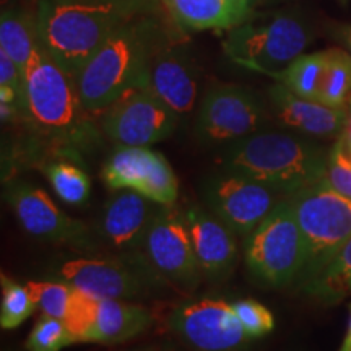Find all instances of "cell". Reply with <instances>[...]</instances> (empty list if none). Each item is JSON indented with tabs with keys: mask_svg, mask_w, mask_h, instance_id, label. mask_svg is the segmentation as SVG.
Masks as SVG:
<instances>
[{
	"mask_svg": "<svg viewBox=\"0 0 351 351\" xmlns=\"http://www.w3.org/2000/svg\"><path fill=\"white\" fill-rule=\"evenodd\" d=\"M345 43H346V46L350 47V51H351V28H346L345 29Z\"/></svg>",
	"mask_w": 351,
	"mask_h": 351,
	"instance_id": "38",
	"label": "cell"
},
{
	"mask_svg": "<svg viewBox=\"0 0 351 351\" xmlns=\"http://www.w3.org/2000/svg\"><path fill=\"white\" fill-rule=\"evenodd\" d=\"M0 288H2V300H0V326L3 330H13L19 328L33 311L36 309L32 293L26 285H21L15 280L2 274L0 278Z\"/></svg>",
	"mask_w": 351,
	"mask_h": 351,
	"instance_id": "27",
	"label": "cell"
},
{
	"mask_svg": "<svg viewBox=\"0 0 351 351\" xmlns=\"http://www.w3.org/2000/svg\"><path fill=\"white\" fill-rule=\"evenodd\" d=\"M226 5L234 12L239 21H244L251 15V0H225Z\"/></svg>",
	"mask_w": 351,
	"mask_h": 351,
	"instance_id": "34",
	"label": "cell"
},
{
	"mask_svg": "<svg viewBox=\"0 0 351 351\" xmlns=\"http://www.w3.org/2000/svg\"><path fill=\"white\" fill-rule=\"evenodd\" d=\"M202 276L210 282L230 278L239 257L238 234L218 217L197 205L184 210Z\"/></svg>",
	"mask_w": 351,
	"mask_h": 351,
	"instance_id": "18",
	"label": "cell"
},
{
	"mask_svg": "<svg viewBox=\"0 0 351 351\" xmlns=\"http://www.w3.org/2000/svg\"><path fill=\"white\" fill-rule=\"evenodd\" d=\"M339 351H351V304H350V313H348V324H346V332Z\"/></svg>",
	"mask_w": 351,
	"mask_h": 351,
	"instance_id": "37",
	"label": "cell"
},
{
	"mask_svg": "<svg viewBox=\"0 0 351 351\" xmlns=\"http://www.w3.org/2000/svg\"><path fill=\"white\" fill-rule=\"evenodd\" d=\"M202 195L210 212L243 239L280 202L288 199L267 184L228 169L208 178L202 187Z\"/></svg>",
	"mask_w": 351,
	"mask_h": 351,
	"instance_id": "10",
	"label": "cell"
},
{
	"mask_svg": "<svg viewBox=\"0 0 351 351\" xmlns=\"http://www.w3.org/2000/svg\"><path fill=\"white\" fill-rule=\"evenodd\" d=\"M56 2L117 7V8H122V10L137 13V15H140V13L155 12L156 8V0H56Z\"/></svg>",
	"mask_w": 351,
	"mask_h": 351,
	"instance_id": "32",
	"label": "cell"
},
{
	"mask_svg": "<svg viewBox=\"0 0 351 351\" xmlns=\"http://www.w3.org/2000/svg\"><path fill=\"white\" fill-rule=\"evenodd\" d=\"M236 317L251 340L262 339L275 328V317L267 306L257 300H238L232 302Z\"/></svg>",
	"mask_w": 351,
	"mask_h": 351,
	"instance_id": "30",
	"label": "cell"
},
{
	"mask_svg": "<svg viewBox=\"0 0 351 351\" xmlns=\"http://www.w3.org/2000/svg\"><path fill=\"white\" fill-rule=\"evenodd\" d=\"M327 52H313V54H302L295 62H291L287 69L275 78L291 90L293 93L306 99L320 101V90H322L324 75H326Z\"/></svg>",
	"mask_w": 351,
	"mask_h": 351,
	"instance_id": "25",
	"label": "cell"
},
{
	"mask_svg": "<svg viewBox=\"0 0 351 351\" xmlns=\"http://www.w3.org/2000/svg\"><path fill=\"white\" fill-rule=\"evenodd\" d=\"M101 181L111 191H134L161 207H173L179 181L163 153L148 147H117L101 168Z\"/></svg>",
	"mask_w": 351,
	"mask_h": 351,
	"instance_id": "15",
	"label": "cell"
},
{
	"mask_svg": "<svg viewBox=\"0 0 351 351\" xmlns=\"http://www.w3.org/2000/svg\"><path fill=\"white\" fill-rule=\"evenodd\" d=\"M155 315L148 307L124 300L96 298L88 343L117 345L147 332Z\"/></svg>",
	"mask_w": 351,
	"mask_h": 351,
	"instance_id": "20",
	"label": "cell"
},
{
	"mask_svg": "<svg viewBox=\"0 0 351 351\" xmlns=\"http://www.w3.org/2000/svg\"><path fill=\"white\" fill-rule=\"evenodd\" d=\"M244 262L263 287L285 288L300 282L306 265V245L291 202L285 199L244 238Z\"/></svg>",
	"mask_w": 351,
	"mask_h": 351,
	"instance_id": "7",
	"label": "cell"
},
{
	"mask_svg": "<svg viewBox=\"0 0 351 351\" xmlns=\"http://www.w3.org/2000/svg\"><path fill=\"white\" fill-rule=\"evenodd\" d=\"M142 252L169 287L189 291L199 285L202 274L194 243L184 212L176 205L158 210L145 236Z\"/></svg>",
	"mask_w": 351,
	"mask_h": 351,
	"instance_id": "12",
	"label": "cell"
},
{
	"mask_svg": "<svg viewBox=\"0 0 351 351\" xmlns=\"http://www.w3.org/2000/svg\"><path fill=\"white\" fill-rule=\"evenodd\" d=\"M122 351H186L181 346L176 343H153V345H145L138 346V348H130V350H122Z\"/></svg>",
	"mask_w": 351,
	"mask_h": 351,
	"instance_id": "36",
	"label": "cell"
},
{
	"mask_svg": "<svg viewBox=\"0 0 351 351\" xmlns=\"http://www.w3.org/2000/svg\"><path fill=\"white\" fill-rule=\"evenodd\" d=\"M43 173L56 195L65 204L78 207V205L86 204L90 199L91 179L75 161L67 160V158L47 161L43 166Z\"/></svg>",
	"mask_w": 351,
	"mask_h": 351,
	"instance_id": "24",
	"label": "cell"
},
{
	"mask_svg": "<svg viewBox=\"0 0 351 351\" xmlns=\"http://www.w3.org/2000/svg\"><path fill=\"white\" fill-rule=\"evenodd\" d=\"M174 23L186 32H230L241 21L225 0H163Z\"/></svg>",
	"mask_w": 351,
	"mask_h": 351,
	"instance_id": "21",
	"label": "cell"
},
{
	"mask_svg": "<svg viewBox=\"0 0 351 351\" xmlns=\"http://www.w3.org/2000/svg\"><path fill=\"white\" fill-rule=\"evenodd\" d=\"M324 182L339 194L351 199V160L346 156L343 143L340 137L335 140L333 147L328 152L327 171L324 176Z\"/></svg>",
	"mask_w": 351,
	"mask_h": 351,
	"instance_id": "31",
	"label": "cell"
},
{
	"mask_svg": "<svg viewBox=\"0 0 351 351\" xmlns=\"http://www.w3.org/2000/svg\"><path fill=\"white\" fill-rule=\"evenodd\" d=\"M38 46L36 15L15 10V8H2L0 15V49L5 51L8 57L23 70L32 59Z\"/></svg>",
	"mask_w": 351,
	"mask_h": 351,
	"instance_id": "23",
	"label": "cell"
},
{
	"mask_svg": "<svg viewBox=\"0 0 351 351\" xmlns=\"http://www.w3.org/2000/svg\"><path fill=\"white\" fill-rule=\"evenodd\" d=\"M51 276L80 291L106 300H143L169 287L156 274L143 252L69 258L54 263Z\"/></svg>",
	"mask_w": 351,
	"mask_h": 351,
	"instance_id": "6",
	"label": "cell"
},
{
	"mask_svg": "<svg viewBox=\"0 0 351 351\" xmlns=\"http://www.w3.org/2000/svg\"><path fill=\"white\" fill-rule=\"evenodd\" d=\"M298 288L320 304H337L351 295V236L319 274Z\"/></svg>",
	"mask_w": 351,
	"mask_h": 351,
	"instance_id": "22",
	"label": "cell"
},
{
	"mask_svg": "<svg viewBox=\"0 0 351 351\" xmlns=\"http://www.w3.org/2000/svg\"><path fill=\"white\" fill-rule=\"evenodd\" d=\"M0 2H2V8H5V5H8V2H10V0H0Z\"/></svg>",
	"mask_w": 351,
	"mask_h": 351,
	"instance_id": "39",
	"label": "cell"
},
{
	"mask_svg": "<svg viewBox=\"0 0 351 351\" xmlns=\"http://www.w3.org/2000/svg\"><path fill=\"white\" fill-rule=\"evenodd\" d=\"M340 140H341V143H343L346 156L351 160V101L348 104V116H346V124H345L343 132H341V135H340Z\"/></svg>",
	"mask_w": 351,
	"mask_h": 351,
	"instance_id": "35",
	"label": "cell"
},
{
	"mask_svg": "<svg viewBox=\"0 0 351 351\" xmlns=\"http://www.w3.org/2000/svg\"><path fill=\"white\" fill-rule=\"evenodd\" d=\"M179 117L147 88H134L101 112L103 134L117 147H150L173 135Z\"/></svg>",
	"mask_w": 351,
	"mask_h": 351,
	"instance_id": "13",
	"label": "cell"
},
{
	"mask_svg": "<svg viewBox=\"0 0 351 351\" xmlns=\"http://www.w3.org/2000/svg\"><path fill=\"white\" fill-rule=\"evenodd\" d=\"M70 345H73V340L64 320L46 314L36 320L25 343L28 351H62Z\"/></svg>",
	"mask_w": 351,
	"mask_h": 351,
	"instance_id": "29",
	"label": "cell"
},
{
	"mask_svg": "<svg viewBox=\"0 0 351 351\" xmlns=\"http://www.w3.org/2000/svg\"><path fill=\"white\" fill-rule=\"evenodd\" d=\"M82 104L75 78L36 46L23 75V119L34 130L70 150H86L98 135Z\"/></svg>",
	"mask_w": 351,
	"mask_h": 351,
	"instance_id": "3",
	"label": "cell"
},
{
	"mask_svg": "<svg viewBox=\"0 0 351 351\" xmlns=\"http://www.w3.org/2000/svg\"><path fill=\"white\" fill-rule=\"evenodd\" d=\"M34 15L39 46L75 78L104 41L137 13L117 7L39 0Z\"/></svg>",
	"mask_w": 351,
	"mask_h": 351,
	"instance_id": "4",
	"label": "cell"
},
{
	"mask_svg": "<svg viewBox=\"0 0 351 351\" xmlns=\"http://www.w3.org/2000/svg\"><path fill=\"white\" fill-rule=\"evenodd\" d=\"M328 152L301 135L258 130L226 145L219 165L223 169L244 174L291 197L324 181Z\"/></svg>",
	"mask_w": 351,
	"mask_h": 351,
	"instance_id": "2",
	"label": "cell"
},
{
	"mask_svg": "<svg viewBox=\"0 0 351 351\" xmlns=\"http://www.w3.org/2000/svg\"><path fill=\"white\" fill-rule=\"evenodd\" d=\"M169 330L189 351H245L251 339L221 298H187L171 307Z\"/></svg>",
	"mask_w": 351,
	"mask_h": 351,
	"instance_id": "9",
	"label": "cell"
},
{
	"mask_svg": "<svg viewBox=\"0 0 351 351\" xmlns=\"http://www.w3.org/2000/svg\"><path fill=\"white\" fill-rule=\"evenodd\" d=\"M169 39L155 12L132 16L117 28L75 77L86 111L101 114L127 91L143 88L153 54Z\"/></svg>",
	"mask_w": 351,
	"mask_h": 351,
	"instance_id": "1",
	"label": "cell"
},
{
	"mask_svg": "<svg viewBox=\"0 0 351 351\" xmlns=\"http://www.w3.org/2000/svg\"><path fill=\"white\" fill-rule=\"evenodd\" d=\"M311 43V28L295 13H263L236 25L223 39V52L239 67L276 78Z\"/></svg>",
	"mask_w": 351,
	"mask_h": 351,
	"instance_id": "5",
	"label": "cell"
},
{
	"mask_svg": "<svg viewBox=\"0 0 351 351\" xmlns=\"http://www.w3.org/2000/svg\"><path fill=\"white\" fill-rule=\"evenodd\" d=\"M306 245V265L298 282L319 274L351 236V199L320 181L288 197Z\"/></svg>",
	"mask_w": 351,
	"mask_h": 351,
	"instance_id": "8",
	"label": "cell"
},
{
	"mask_svg": "<svg viewBox=\"0 0 351 351\" xmlns=\"http://www.w3.org/2000/svg\"><path fill=\"white\" fill-rule=\"evenodd\" d=\"M3 195L20 226L33 238L85 251L95 249L98 239L91 228L82 219L62 212L41 187L25 181H13L7 184Z\"/></svg>",
	"mask_w": 351,
	"mask_h": 351,
	"instance_id": "14",
	"label": "cell"
},
{
	"mask_svg": "<svg viewBox=\"0 0 351 351\" xmlns=\"http://www.w3.org/2000/svg\"><path fill=\"white\" fill-rule=\"evenodd\" d=\"M269 99L276 119L309 137L339 138L345 129L348 108H333L301 98L282 83L270 86Z\"/></svg>",
	"mask_w": 351,
	"mask_h": 351,
	"instance_id": "19",
	"label": "cell"
},
{
	"mask_svg": "<svg viewBox=\"0 0 351 351\" xmlns=\"http://www.w3.org/2000/svg\"><path fill=\"white\" fill-rule=\"evenodd\" d=\"M320 103L333 108H348L351 101V54L343 49H327Z\"/></svg>",
	"mask_w": 351,
	"mask_h": 351,
	"instance_id": "26",
	"label": "cell"
},
{
	"mask_svg": "<svg viewBox=\"0 0 351 351\" xmlns=\"http://www.w3.org/2000/svg\"><path fill=\"white\" fill-rule=\"evenodd\" d=\"M265 109L247 88L217 83L205 91L195 119V134L208 145H230L261 130Z\"/></svg>",
	"mask_w": 351,
	"mask_h": 351,
	"instance_id": "11",
	"label": "cell"
},
{
	"mask_svg": "<svg viewBox=\"0 0 351 351\" xmlns=\"http://www.w3.org/2000/svg\"><path fill=\"white\" fill-rule=\"evenodd\" d=\"M161 205L134 191H117L101 210L96 239L114 254L142 252L143 241Z\"/></svg>",
	"mask_w": 351,
	"mask_h": 351,
	"instance_id": "17",
	"label": "cell"
},
{
	"mask_svg": "<svg viewBox=\"0 0 351 351\" xmlns=\"http://www.w3.org/2000/svg\"><path fill=\"white\" fill-rule=\"evenodd\" d=\"M23 70L0 49V86H10L23 95Z\"/></svg>",
	"mask_w": 351,
	"mask_h": 351,
	"instance_id": "33",
	"label": "cell"
},
{
	"mask_svg": "<svg viewBox=\"0 0 351 351\" xmlns=\"http://www.w3.org/2000/svg\"><path fill=\"white\" fill-rule=\"evenodd\" d=\"M199 80L200 70L189 47L171 38L153 54L143 88L182 119L195 109Z\"/></svg>",
	"mask_w": 351,
	"mask_h": 351,
	"instance_id": "16",
	"label": "cell"
},
{
	"mask_svg": "<svg viewBox=\"0 0 351 351\" xmlns=\"http://www.w3.org/2000/svg\"><path fill=\"white\" fill-rule=\"evenodd\" d=\"M29 293H32L36 307L43 314L51 317L64 319L67 314L70 300L73 295V287L62 280H32L26 283Z\"/></svg>",
	"mask_w": 351,
	"mask_h": 351,
	"instance_id": "28",
	"label": "cell"
}]
</instances>
